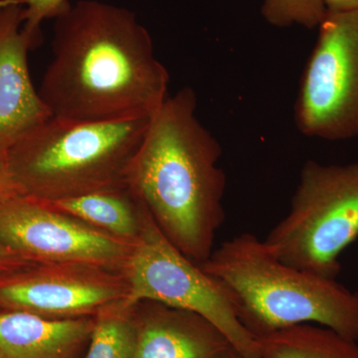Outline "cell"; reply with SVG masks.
<instances>
[{
	"mask_svg": "<svg viewBox=\"0 0 358 358\" xmlns=\"http://www.w3.org/2000/svg\"><path fill=\"white\" fill-rule=\"evenodd\" d=\"M201 268L222 285L238 320L255 339L315 324L358 341V293L282 262L251 233L224 242Z\"/></svg>",
	"mask_w": 358,
	"mask_h": 358,
	"instance_id": "3",
	"label": "cell"
},
{
	"mask_svg": "<svg viewBox=\"0 0 358 358\" xmlns=\"http://www.w3.org/2000/svg\"><path fill=\"white\" fill-rule=\"evenodd\" d=\"M128 294L122 273L94 266L35 264L0 277V310L46 319L96 317Z\"/></svg>",
	"mask_w": 358,
	"mask_h": 358,
	"instance_id": "9",
	"label": "cell"
},
{
	"mask_svg": "<svg viewBox=\"0 0 358 358\" xmlns=\"http://www.w3.org/2000/svg\"><path fill=\"white\" fill-rule=\"evenodd\" d=\"M222 358H242L240 357L239 353L236 352V350H234V348H231L229 350H228L227 352L224 355V357Z\"/></svg>",
	"mask_w": 358,
	"mask_h": 358,
	"instance_id": "21",
	"label": "cell"
},
{
	"mask_svg": "<svg viewBox=\"0 0 358 358\" xmlns=\"http://www.w3.org/2000/svg\"><path fill=\"white\" fill-rule=\"evenodd\" d=\"M6 145H0V202L21 194L9 169Z\"/></svg>",
	"mask_w": 358,
	"mask_h": 358,
	"instance_id": "18",
	"label": "cell"
},
{
	"mask_svg": "<svg viewBox=\"0 0 358 358\" xmlns=\"http://www.w3.org/2000/svg\"><path fill=\"white\" fill-rule=\"evenodd\" d=\"M138 339L134 358H222L233 348L209 320L154 301L134 305Z\"/></svg>",
	"mask_w": 358,
	"mask_h": 358,
	"instance_id": "11",
	"label": "cell"
},
{
	"mask_svg": "<svg viewBox=\"0 0 358 358\" xmlns=\"http://www.w3.org/2000/svg\"><path fill=\"white\" fill-rule=\"evenodd\" d=\"M21 0L0 7V145L9 147L52 117L33 86L27 54L41 37L23 28Z\"/></svg>",
	"mask_w": 358,
	"mask_h": 358,
	"instance_id": "10",
	"label": "cell"
},
{
	"mask_svg": "<svg viewBox=\"0 0 358 358\" xmlns=\"http://www.w3.org/2000/svg\"><path fill=\"white\" fill-rule=\"evenodd\" d=\"M95 317L46 319L0 310V358H84Z\"/></svg>",
	"mask_w": 358,
	"mask_h": 358,
	"instance_id": "12",
	"label": "cell"
},
{
	"mask_svg": "<svg viewBox=\"0 0 358 358\" xmlns=\"http://www.w3.org/2000/svg\"><path fill=\"white\" fill-rule=\"evenodd\" d=\"M23 28L34 36L41 37L40 25L45 20H55L71 7L69 0H21Z\"/></svg>",
	"mask_w": 358,
	"mask_h": 358,
	"instance_id": "17",
	"label": "cell"
},
{
	"mask_svg": "<svg viewBox=\"0 0 358 358\" xmlns=\"http://www.w3.org/2000/svg\"><path fill=\"white\" fill-rule=\"evenodd\" d=\"M0 242L40 265H86L124 272L133 244L18 195L0 202Z\"/></svg>",
	"mask_w": 358,
	"mask_h": 358,
	"instance_id": "8",
	"label": "cell"
},
{
	"mask_svg": "<svg viewBox=\"0 0 358 358\" xmlns=\"http://www.w3.org/2000/svg\"><path fill=\"white\" fill-rule=\"evenodd\" d=\"M262 358H358L357 341L303 324L256 338Z\"/></svg>",
	"mask_w": 358,
	"mask_h": 358,
	"instance_id": "14",
	"label": "cell"
},
{
	"mask_svg": "<svg viewBox=\"0 0 358 358\" xmlns=\"http://www.w3.org/2000/svg\"><path fill=\"white\" fill-rule=\"evenodd\" d=\"M192 88L167 96L150 126L128 174V185L157 227L192 262L214 251L225 222L222 148L196 115Z\"/></svg>",
	"mask_w": 358,
	"mask_h": 358,
	"instance_id": "2",
	"label": "cell"
},
{
	"mask_svg": "<svg viewBox=\"0 0 358 358\" xmlns=\"http://www.w3.org/2000/svg\"><path fill=\"white\" fill-rule=\"evenodd\" d=\"M327 13H345L357 10L358 0H322Z\"/></svg>",
	"mask_w": 358,
	"mask_h": 358,
	"instance_id": "20",
	"label": "cell"
},
{
	"mask_svg": "<svg viewBox=\"0 0 358 358\" xmlns=\"http://www.w3.org/2000/svg\"><path fill=\"white\" fill-rule=\"evenodd\" d=\"M31 265L35 264L29 263L21 258L0 242V277Z\"/></svg>",
	"mask_w": 358,
	"mask_h": 358,
	"instance_id": "19",
	"label": "cell"
},
{
	"mask_svg": "<svg viewBox=\"0 0 358 358\" xmlns=\"http://www.w3.org/2000/svg\"><path fill=\"white\" fill-rule=\"evenodd\" d=\"M261 13L268 24L275 27L296 24L315 29L327 11L322 0H264Z\"/></svg>",
	"mask_w": 358,
	"mask_h": 358,
	"instance_id": "16",
	"label": "cell"
},
{
	"mask_svg": "<svg viewBox=\"0 0 358 358\" xmlns=\"http://www.w3.org/2000/svg\"><path fill=\"white\" fill-rule=\"evenodd\" d=\"M122 274L129 285L128 305L154 301L199 313L222 331L240 357L262 358L222 285L169 241L143 203L140 234Z\"/></svg>",
	"mask_w": 358,
	"mask_h": 358,
	"instance_id": "6",
	"label": "cell"
},
{
	"mask_svg": "<svg viewBox=\"0 0 358 358\" xmlns=\"http://www.w3.org/2000/svg\"><path fill=\"white\" fill-rule=\"evenodd\" d=\"M150 117L87 122L50 117L7 148L21 194L42 202L128 186Z\"/></svg>",
	"mask_w": 358,
	"mask_h": 358,
	"instance_id": "4",
	"label": "cell"
},
{
	"mask_svg": "<svg viewBox=\"0 0 358 358\" xmlns=\"http://www.w3.org/2000/svg\"><path fill=\"white\" fill-rule=\"evenodd\" d=\"M358 239V162H305L288 215L265 243L282 262L336 279L339 257Z\"/></svg>",
	"mask_w": 358,
	"mask_h": 358,
	"instance_id": "5",
	"label": "cell"
},
{
	"mask_svg": "<svg viewBox=\"0 0 358 358\" xmlns=\"http://www.w3.org/2000/svg\"><path fill=\"white\" fill-rule=\"evenodd\" d=\"M301 78L296 128L308 138L358 136V9L327 13Z\"/></svg>",
	"mask_w": 358,
	"mask_h": 358,
	"instance_id": "7",
	"label": "cell"
},
{
	"mask_svg": "<svg viewBox=\"0 0 358 358\" xmlns=\"http://www.w3.org/2000/svg\"><path fill=\"white\" fill-rule=\"evenodd\" d=\"M169 75L133 11L81 0L54 20L52 60L38 91L52 117L107 122L150 117Z\"/></svg>",
	"mask_w": 358,
	"mask_h": 358,
	"instance_id": "1",
	"label": "cell"
},
{
	"mask_svg": "<svg viewBox=\"0 0 358 358\" xmlns=\"http://www.w3.org/2000/svg\"><path fill=\"white\" fill-rule=\"evenodd\" d=\"M136 339L134 305H128L126 300L113 303L96 315L84 358H134Z\"/></svg>",
	"mask_w": 358,
	"mask_h": 358,
	"instance_id": "15",
	"label": "cell"
},
{
	"mask_svg": "<svg viewBox=\"0 0 358 358\" xmlns=\"http://www.w3.org/2000/svg\"><path fill=\"white\" fill-rule=\"evenodd\" d=\"M44 203L129 243L140 234L143 202L129 185Z\"/></svg>",
	"mask_w": 358,
	"mask_h": 358,
	"instance_id": "13",
	"label": "cell"
}]
</instances>
